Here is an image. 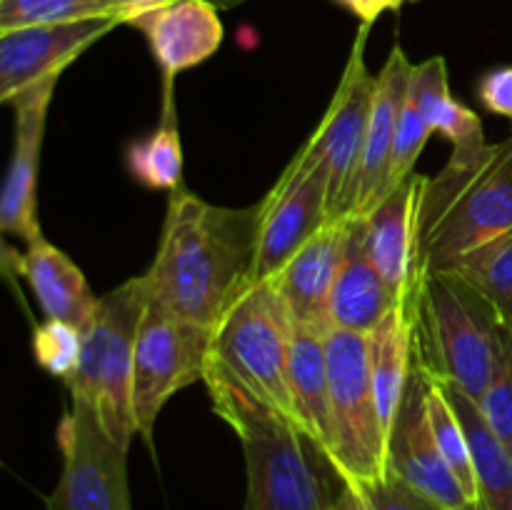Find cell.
Listing matches in <instances>:
<instances>
[{
    "instance_id": "6da1fadb",
    "label": "cell",
    "mask_w": 512,
    "mask_h": 510,
    "mask_svg": "<svg viewBox=\"0 0 512 510\" xmlns=\"http://www.w3.org/2000/svg\"><path fill=\"white\" fill-rule=\"evenodd\" d=\"M260 203L220 208L188 188L170 190L158 255L148 273V303L175 318L215 328L250 288Z\"/></svg>"
},
{
    "instance_id": "7a4b0ae2",
    "label": "cell",
    "mask_w": 512,
    "mask_h": 510,
    "mask_svg": "<svg viewBox=\"0 0 512 510\" xmlns=\"http://www.w3.org/2000/svg\"><path fill=\"white\" fill-rule=\"evenodd\" d=\"M290 340L293 318L273 280L245 290L215 325L203 380L225 423L265 413L293 425Z\"/></svg>"
},
{
    "instance_id": "3957f363",
    "label": "cell",
    "mask_w": 512,
    "mask_h": 510,
    "mask_svg": "<svg viewBox=\"0 0 512 510\" xmlns=\"http://www.w3.org/2000/svg\"><path fill=\"white\" fill-rule=\"evenodd\" d=\"M512 230V133L470 153H453L425 175L415 228V275L450 270L480 245Z\"/></svg>"
},
{
    "instance_id": "277c9868",
    "label": "cell",
    "mask_w": 512,
    "mask_h": 510,
    "mask_svg": "<svg viewBox=\"0 0 512 510\" xmlns=\"http://www.w3.org/2000/svg\"><path fill=\"white\" fill-rule=\"evenodd\" d=\"M413 363L425 378L480 400L493 383L508 328L475 285L453 270L415 275L408 300Z\"/></svg>"
},
{
    "instance_id": "5b68a950",
    "label": "cell",
    "mask_w": 512,
    "mask_h": 510,
    "mask_svg": "<svg viewBox=\"0 0 512 510\" xmlns=\"http://www.w3.org/2000/svg\"><path fill=\"white\" fill-rule=\"evenodd\" d=\"M145 310L148 285L143 275L103 295L93 323L83 330L78 373L65 383L70 395L88 405L100 428L125 450L133 435H138L133 415V360Z\"/></svg>"
},
{
    "instance_id": "8992f818",
    "label": "cell",
    "mask_w": 512,
    "mask_h": 510,
    "mask_svg": "<svg viewBox=\"0 0 512 510\" xmlns=\"http://www.w3.org/2000/svg\"><path fill=\"white\" fill-rule=\"evenodd\" d=\"M323 340L333 420V450L328 463L345 483L360 488L390 473L388 433L375 400L368 335L328 328Z\"/></svg>"
},
{
    "instance_id": "52a82bcc",
    "label": "cell",
    "mask_w": 512,
    "mask_h": 510,
    "mask_svg": "<svg viewBox=\"0 0 512 510\" xmlns=\"http://www.w3.org/2000/svg\"><path fill=\"white\" fill-rule=\"evenodd\" d=\"M228 425L245 453L243 510H335L333 468L295 425L265 413L238 415Z\"/></svg>"
},
{
    "instance_id": "ba28073f",
    "label": "cell",
    "mask_w": 512,
    "mask_h": 510,
    "mask_svg": "<svg viewBox=\"0 0 512 510\" xmlns=\"http://www.w3.org/2000/svg\"><path fill=\"white\" fill-rule=\"evenodd\" d=\"M368 23L360 28L345 73L340 78L333 103L325 110L318 130L295 153V160L305 170H320L328 183V218L330 223L353 218L355 183L360 160L368 138L370 113L375 100V75L365 65V40Z\"/></svg>"
},
{
    "instance_id": "9c48e42d",
    "label": "cell",
    "mask_w": 512,
    "mask_h": 510,
    "mask_svg": "<svg viewBox=\"0 0 512 510\" xmlns=\"http://www.w3.org/2000/svg\"><path fill=\"white\" fill-rule=\"evenodd\" d=\"M213 328L175 318L148 303L135 340L133 415L138 435L153 445L155 420L178 390L205 378Z\"/></svg>"
},
{
    "instance_id": "30bf717a",
    "label": "cell",
    "mask_w": 512,
    "mask_h": 510,
    "mask_svg": "<svg viewBox=\"0 0 512 510\" xmlns=\"http://www.w3.org/2000/svg\"><path fill=\"white\" fill-rule=\"evenodd\" d=\"M63 470L45 498L48 510H130L128 450L120 448L85 403L73 408L58 428Z\"/></svg>"
},
{
    "instance_id": "8fae6325",
    "label": "cell",
    "mask_w": 512,
    "mask_h": 510,
    "mask_svg": "<svg viewBox=\"0 0 512 510\" xmlns=\"http://www.w3.org/2000/svg\"><path fill=\"white\" fill-rule=\"evenodd\" d=\"M328 223V183L323 173L305 170L293 158L273 190L260 200L258 248L250 288L273 280Z\"/></svg>"
},
{
    "instance_id": "7c38bea8",
    "label": "cell",
    "mask_w": 512,
    "mask_h": 510,
    "mask_svg": "<svg viewBox=\"0 0 512 510\" xmlns=\"http://www.w3.org/2000/svg\"><path fill=\"white\" fill-rule=\"evenodd\" d=\"M388 468L423 495L433 498L448 510H483L465 495L453 468L430 428L428 383L418 368H413L403 405L395 418L388 440Z\"/></svg>"
},
{
    "instance_id": "4fadbf2b",
    "label": "cell",
    "mask_w": 512,
    "mask_h": 510,
    "mask_svg": "<svg viewBox=\"0 0 512 510\" xmlns=\"http://www.w3.org/2000/svg\"><path fill=\"white\" fill-rule=\"evenodd\" d=\"M120 23V18H88L0 33V100L13 103L33 85L58 80L83 50Z\"/></svg>"
},
{
    "instance_id": "5bb4252c",
    "label": "cell",
    "mask_w": 512,
    "mask_h": 510,
    "mask_svg": "<svg viewBox=\"0 0 512 510\" xmlns=\"http://www.w3.org/2000/svg\"><path fill=\"white\" fill-rule=\"evenodd\" d=\"M55 83L58 80L33 85L13 100L15 138L8 175H5L3 198H0V230L5 235L20 238L25 245L43 238L38 225L35 185H38V160Z\"/></svg>"
},
{
    "instance_id": "9a60e30c",
    "label": "cell",
    "mask_w": 512,
    "mask_h": 510,
    "mask_svg": "<svg viewBox=\"0 0 512 510\" xmlns=\"http://www.w3.org/2000/svg\"><path fill=\"white\" fill-rule=\"evenodd\" d=\"M348 220L325 225L273 278L293 323L323 335L330 328V295L345 258Z\"/></svg>"
},
{
    "instance_id": "2e32d148",
    "label": "cell",
    "mask_w": 512,
    "mask_h": 510,
    "mask_svg": "<svg viewBox=\"0 0 512 510\" xmlns=\"http://www.w3.org/2000/svg\"><path fill=\"white\" fill-rule=\"evenodd\" d=\"M413 68L415 65L410 63L405 50L400 45H393L383 70H380V75H375V100L363 160H360L358 183H355L353 218H365L385 198L395 128H398L400 108H403L405 95H408Z\"/></svg>"
},
{
    "instance_id": "e0dca14e",
    "label": "cell",
    "mask_w": 512,
    "mask_h": 510,
    "mask_svg": "<svg viewBox=\"0 0 512 510\" xmlns=\"http://www.w3.org/2000/svg\"><path fill=\"white\" fill-rule=\"evenodd\" d=\"M148 38L163 75H178L208 60L223 43L218 8L205 0H170L130 20Z\"/></svg>"
},
{
    "instance_id": "ac0fdd59",
    "label": "cell",
    "mask_w": 512,
    "mask_h": 510,
    "mask_svg": "<svg viewBox=\"0 0 512 510\" xmlns=\"http://www.w3.org/2000/svg\"><path fill=\"white\" fill-rule=\"evenodd\" d=\"M425 175L413 173L365 215V243L378 273L398 298L408 300L415 283V228Z\"/></svg>"
},
{
    "instance_id": "d6986e66",
    "label": "cell",
    "mask_w": 512,
    "mask_h": 510,
    "mask_svg": "<svg viewBox=\"0 0 512 510\" xmlns=\"http://www.w3.org/2000/svg\"><path fill=\"white\" fill-rule=\"evenodd\" d=\"M405 300L390 290L368 255L365 220H348V245L330 295V328L373 333Z\"/></svg>"
},
{
    "instance_id": "ffe728a7",
    "label": "cell",
    "mask_w": 512,
    "mask_h": 510,
    "mask_svg": "<svg viewBox=\"0 0 512 510\" xmlns=\"http://www.w3.org/2000/svg\"><path fill=\"white\" fill-rule=\"evenodd\" d=\"M18 273L28 280L48 320H60L85 330L95 318L100 298L90 290L83 270L45 238L25 245Z\"/></svg>"
},
{
    "instance_id": "44dd1931",
    "label": "cell",
    "mask_w": 512,
    "mask_h": 510,
    "mask_svg": "<svg viewBox=\"0 0 512 510\" xmlns=\"http://www.w3.org/2000/svg\"><path fill=\"white\" fill-rule=\"evenodd\" d=\"M290 398H293V425L328 460L333 450V420H330L325 340L318 330L295 323L293 340H290Z\"/></svg>"
},
{
    "instance_id": "7402d4cb",
    "label": "cell",
    "mask_w": 512,
    "mask_h": 510,
    "mask_svg": "<svg viewBox=\"0 0 512 510\" xmlns=\"http://www.w3.org/2000/svg\"><path fill=\"white\" fill-rule=\"evenodd\" d=\"M435 383L443 388L445 398L453 405L455 415L463 423L473 455L475 480L483 510H512V455L503 440L493 433L485 420L478 400L470 398L463 388L453 383Z\"/></svg>"
},
{
    "instance_id": "603a6c76",
    "label": "cell",
    "mask_w": 512,
    "mask_h": 510,
    "mask_svg": "<svg viewBox=\"0 0 512 510\" xmlns=\"http://www.w3.org/2000/svg\"><path fill=\"white\" fill-rule=\"evenodd\" d=\"M408 95L425 125L453 143V153H470L488 143L478 115L450 95L445 58L435 55V58L415 65Z\"/></svg>"
},
{
    "instance_id": "cb8c5ba5",
    "label": "cell",
    "mask_w": 512,
    "mask_h": 510,
    "mask_svg": "<svg viewBox=\"0 0 512 510\" xmlns=\"http://www.w3.org/2000/svg\"><path fill=\"white\" fill-rule=\"evenodd\" d=\"M368 350L375 400H378L380 420H383V428L390 440L415 368L408 305L403 303L400 308H395L373 333H368Z\"/></svg>"
},
{
    "instance_id": "d4e9b609",
    "label": "cell",
    "mask_w": 512,
    "mask_h": 510,
    "mask_svg": "<svg viewBox=\"0 0 512 510\" xmlns=\"http://www.w3.org/2000/svg\"><path fill=\"white\" fill-rule=\"evenodd\" d=\"M173 75H165L163 113L158 128L145 140L128 148V168L138 183L148 188L175 190L183 185V145L178 133V115L173 100Z\"/></svg>"
},
{
    "instance_id": "484cf974",
    "label": "cell",
    "mask_w": 512,
    "mask_h": 510,
    "mask_svg": "<svg viewBox=\"0 0 512 510\" xmlns=\"http://www.w3.org/2000/svg\"><path fill=\"white\" fill-rule=\"evenodd\" d=\"M450 270L475 285L493 305L505 328L512 330V230L480 245Z\"/></svg>"
},
{
    "instance_id": "4316f807",
    "label": "cell",
    "mask_w": 512,
    "mask_h": 510,
    "mask_svg": "<svg viewBox=\"0 0 512 510\" xmlns=\"http://www.w3.org/2000/svg\"><path fill=\"white\" fill-rule=\"evenodd\" d=\"M120 18V0H0V33L30 25Z\"/></svg>"
},
{
    "instance_id": "83f0119b",
    "label": "cell",
    "mask_w": 512,
    "mask_h": 510,
    "mask_svg": "<svg viewBox=\"0 0 512 510\" xmlns=\"http://www.w3.org/2000/svg\"><path fill=\"white\" fill-rule=\"evenodd\" d=\"M425 383H428L430 428H433L435 440H438L440 453L445 455L448 465L453 468L455 478H458L460 485H463L465 495H468L475 505L483 508V503H480V493H478V480H475V470H473V455H470V443H468V435H465L463 423H460V418L455 415L450 400L445 398L443 388L430 378H425Z\"/></svg>"
},
{
    "instance_id": "f1b7e54d",
    "label": "cell",
    "mask_w": 512,
    "mask_h": 510,
    "mask_svg": "<svg viewBox=\"0 0 512 510\" xmlns=\"http://www.w3.org/2000/svg\"><path fill=\"white\" fill-rule=\"evenodd\" d=\"M35 363L53 378L68 383L78 373L83 355V330L60 320H45L33 330Z\"/></svg>"
},
{
    "instance_id": "f546056e",
    "label": "cell",
    "mask_w": 512,
    "mask_h": 510,
    "mask_svg": "<svg viewBox=\"0 0 512 510\" xmlns=\"http://www.w3.org/2000/svg\"><path fill=\"white\" fill-rule=\"evenodd\" d=\"M430 135H433V130L425 125L423 118H420L418 108H415V103L410 100V95H405V103L403 108H400L398 128H395V143L393 155H390V173L385 198H388L408 175L415 173V160L420 158Z\"/></svg>"
},
{
    "instance_id": "4dcf8cb0",
    "label": "cell",
    "mask_w": 512,
    "mask_h": 510,
    "mask_svg": "<svg viewBox=\"0 0 512 510\" xmlns=\"http://www.w3.org/2000/svg\"><path fill=\"white\" fill-rule=\"evenodd\" d=\"M478 405L493 433L503 440V445L512 455V330L505 333L503 358L495 370L493 383L488 385Z\"/></svg>"
},
{
    "instance_id": "1f68e13d",
    "label": "cell",
    "mask_w": 512,
    "mask_h": 510,
    "mask_svg": "<svg viewBox=\"0 0 512 510\" xmlns=\"http://www.w3.org/2000/svg\"><path fill=\"white\" fill-rule=\"evenodd\" d=\"M355 490L363 495L370 510H448L440 503H435L433 498L420 493V490H415L413 485H408L395 473H388L385 478L360 485Z\"/></svg>"
},
{
    "instance_id": "d6a6232c",
    "label": "cell",
    "mask_w": 512,
    "mask_h": 510,
    "mask_svg": "<svg viewBox=\"0 0 512 510\" xmlns=\"http://www.w3.org/2000/svg\"><path fill=\"white\" fill-rule=\"evenodd\" d=\"M480 100L495 115H503L512 123V65L488 70L478 85Z\"/></svg>"
},
{
    "instance_id": "836d02e7",
    "label": "cell",
    "mask_w": 512,
    "mask_h": 510,
    "mask_svg": "<svg viewBox=\"0 0 512 510\" xmlns=\"http://www.w3.org/2000/svg\"><path fill=\"white\" fill-rule=\"evenodd\" d=\"M335 3H340L343 8H348L350 13L358 15L363 23H373L375 18H380L383 13H388V10H398L400 5H403V0H335Z\"/></svg>"
},
{
    "instance_id": "e575fe53",
    "label": "cell",
    "mask_w": 512,
    "mask_h": 510,
    "mask_svg": "<svg viewBox=\"0 0 512 510\" xmlns=\"http://www.w3.org/2000/svg\"><path fill=\"white\" fill-rule=\"evenodd\" d=\"M333 508L335 510H370L368 503L363 500V495H360L353 485L345 483L335 470H333Z\"/></svg>"
},
{
    "instance_id": "d590c367",
    "label": "cell",
    "mask_w": 512,
    "mask_h": 510,
    "mask_svg": "<svg viewBox=\"0 0 512 510\" xmlns=\"http://www.w3.org/2000/svg\"><path fill=\"white\" fill-rule=\"evenodd\" d=\"M165 3H170V0H120V15H123V23L128 25L138 15L160 8Z\"/></svg>"
},
{
    "instance_id": "8d00e7d4",
    "label": "cell",
    "mask_w": 512,
    "mask_h": 510,
    "mask_svg": "<svg viewBox=\"0 0 512 510\" xmlns=\"http://www.w3.org/2000/svg\"><path fill=\"white\" fill-rule=\"evenodd\" d=\"M205 3L215 5V8H233V5L240 3V0H205Z\"/></svg>"
}]
</instances>
